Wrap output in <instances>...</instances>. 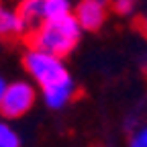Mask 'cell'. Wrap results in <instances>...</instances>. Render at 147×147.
<instances>
[{
    "label": "cell",
    "mask_w": 147,
    "mask_h": 147,
    "mask_svg": "<svg viewBox=\"0 0 147 147\" xmlns=\"http://www.w3.org/2000/svg\"><path fill=\"white\" fill-rule=\"evenodd\" d=\"M80 31L82 27L78 18L69 14L59 21L43 23L39 29H35L29 35V43L31 49H39L49 55H55V57H63L80 41Z\"/></svg>",
    "instance_id": "obj_1"
},
{
    "label": "cell",
    "mask_w": 147,
    "mask_h": 147,
    "mask_svg": "<svg viewBox=\"0 0 147 147\" xmlns=\"http://www.w3.org/2000/svg\"><path fill=\"white\" fill-rule=\"evenodd\" d=\"M25 67L33 76V80L41 86V90L53 88L65 80H69V71L65 69L61 57L49 55L39 49H29L25 55Z\"/></svg>",
    "instance_id": "obj_2"
},
{
    "label": "cell",
    "mask_w": 147,
    "mask_h": 147,
    "mask_svg": "<svg viewBox=\"0 0 147 147\" xmlns=\"http://www.w3.org/2000/svg\"><path fill=\"white\" fill-rule=\"evenodd\" d=\"M35 104V88L29 82H14L6 86L0 110L8 119H18L25 113H29L31 106Z\"/></svg>",
    "instance_id": "obj_3"
},
{
    "label": "cell",
    "mask_w": 147,
    "mask_h": 147,
    "mask_svg": "<svg viewBox=\"0 0 147 147\" xmlns=\"http://www.w3.org/2000/svg\"><path fill=\"white\" fill-rule=\"evenodd\" d=\"M76 18L86 31L100 29L106 18V0H82L76 8Z\"/></svg>",
    "instance_id": "obj_4"
},
{
    "label": "cell",
    "mask_w": 147,
    "mask_h": 147,
    "mask_svg": "<svg viewBox=\"0 0 147 147\" xmlns=\"http://www.w3.org/2000/svg\"><path fill=\"white\" fill-rule=\"evenodd\" d=\"M16 12L23 21L25 33L31 35L45 23V0H23Z\"/></svg>",
    "instance_id": "obj_5"
},
{
    "label": "cell",
    "mask_w": 147,
    "mask_h": 147,
    "mask_svg": "<svg viewBox=\"0 0 147 147\" xmlns=\"http://www.w3.org/2000/svg\"><path fill=\"white\" fill-rule=\"evenodd\" d=\"M21 33H25V29L18 12L6 8L0 2V37H16Z\"/></svg>",
    "instance_id": "obj_6"
},
{
    "label": "cell",
    "mask_w": 147,
    "mask_h": 147,
    "mask_svg": "<svg viewBox=\"0 0 147 147\" xmlns=\"http://www.w3.org/2000/svg\"><path fill=\"white\" fill-rule=\"evenodd\" d=\"M69 0H45V23L69 16Z\"/></svg>",
    "instance_id": "obj_7"
},
{
    "label": "cell",
    "mask_w": 147,
    "mask_h": 147,
    "mask_svg": "<svg viewBox=\"0 0 147 147\" xmlns=\"http://www.w3.org/2000/svg\"><path fill=\"white\" fill-rule=\"evenodd\" d=\"M18 135L14 133V129L6 123H0V147H18Z\"/></svg>",
    "instance_id": "obj_8"
},
{
    "label": "cell",
    "mask_w": 147,
    "mask_h": 147,
    "mask_svg": "<svg viewBox=\"0 0 147 147\" xmlns=\"http://www.w3.org/2000/svg\"><path fill=\"white\" fill-rule=\"evenodd\" d=\"M135 6V0H115V10L119 14H129Z\"/></svg>",
    "instance_id": "obj_9"
},
{
    "label": "cell",
    "mask_w": 147,
    "mask_h": 147,
    "mask_svg": "<svg viewBox=\"0 0 147 147\" xmlns=\"http://www.w3.org/2000/svg\"><path fill=\"white\" fill-rule=\"evenodd\" d=\"M129 147H147V127H143L141 131H137V135L133 137Z\"/></svg>",
    "instance_id": "obj_10"
},
{
    "label": "cell",
    "mask_w": 147,
    "mask_h": 147,
    "mask_svg": "<svg viewBox=\"0 0 147 147\" xmlns=\"http://www.w3.org/2000/svg\"><path fill=\"white\" fill-rule=\"evenodd\" d=\"M6 82L2 80V78H0V104H2V98H4V92H6Z\"/></svg>",
    "instance_id": "obj_11"
},
{
    "label": "cell",
    "mask_w": 147,
    "mask_h": 147,
    "mask_svg": "<svg viewBox=\"0 0 147 147\" xmlns=\"http://www.w3.org/2000/svg\"><path fill=\"white\" fill-rule=\"evenodd\" d=\"M141 25H143V31L147 33V12H145V16H143V21H141Z\"/></svg>",
    "instance_id": "obj_12"
}]
</instances>
